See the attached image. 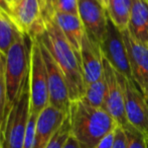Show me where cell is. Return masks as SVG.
<instances>
[{
	"label": "cell",
	"instance_id": "ba28073f",
	"mask_svg": "<svg viewBox=\"0 0 148 148\" xmlns=\"http://www.w3.org/2000/svg\"><path fill=\"white\" fill-rule=\"evenodd\" d=\"M38 42L40 45L43 61H45V70H47V86H49V106L68 115L72 101H71L70 91H69L66 78H64L62 72L60 71L59 66L57 65L56 61L53 60V58L51 57V53L47 51L45 45L39 40Z\"/></svg>",
	"mask_w": 148,
	"mask_h": 148
},
{
	"label": "cell",
	"instance_id": "2e32d148",
	"mask_svg": "<svg viewBox=\"0 0 148 148\" xmlns=\"http://www.w3.org/2000/svg\"><path fill=\"white\" fill-rule=\"evenodd\" d=\"M127 30L137 41L148 43V2L146 0H132Z\"/></svg>",
	"mask_w": 148,
	"mask_h": 148
},
{
	"label": "cell",
	"instance_id": "ffe728a7",
	"mask_svg": "<svg viewBox=\"0 0 148 148\" xmlns=\"http://www.w3.org/2000/svg\"><path fill=\"white\" fill-rule=\"evenodd\" d=\"M70 136H71L70 121H69V118L66 117V119L62 123V125L60 127L59 130L56 132V134L53 135V139L51 140L47 148H62Z\"/></svg>",
	"mask_w": 148,
	"mask_h": 148
},
{
	"label": "cell",
	"instance_id": "e575fe53",
	"mask_svg": "<svg viewBox=\"0 0 148 148\" xmlns=\"http://www.w3.org/2000/svg\"><path fill=\"white\" fill-rule=\"evenodd\" d=\"M146 1H147V2H148V0H146Z\"/></svg>",
	"mask_w": 148,
	"mask_h": 148
},
{
	"label": "cell",
	"instance_id": "f1b7e54d",
	"mask_svg": "<svg viewBox=\"0 0 148 148\" xmlns=\"http://www.w3.org/2000/svg\"><path fill=\"white\" fill-rule=\"evenodd\" d=\"M4 63H5V56L0 52V75L3 74L4 71Z\"/></svg>",
	"mask_w": 148,
	"mask_h": 148
},
{
	"label": "cell",
	"instance_id": "4dcf8cb0",
	"mask_svg": "<svg viewBox=\"0 0 148 148\" xmlns=\"http://www.w3.org/2000/svg\"><path fill=\"white\" fill-rule=\"evenodd\" d=\"M146 148H148V137L146 138Z\"/></svg>",
	"mask_w": 148,
	"mask_h": 148
},
{
	"label": "cell",
	"instance_id": "52a82bcc",
	"mask_svg": "<svg viewBox=\"0 0 148 148\" xmlns=\"http://www.w3.org/2000/svg\"><path fill=\"white\" fill-rule=\"evenodd\" d=\"M11 19L28 40L36 39L45 33V19L40 0H16L11 5Z\"/></svg>",
	"mask_w": 148,
	"mask_h": 148
},
{
	"label": "cell",
	"instance_id": "d4e9b609",
	"mask_svg": "<svg viewBox=\"0 0 148 148\" xmlns=\"http://www.w3.org/2000/svg\"><path fill=\"white\" fill-rule=\"evenodd\" d=\"M41 6H42V12L45 16V22L49 19H51L53 16V8L57 0H40Z\"/></svg>",
	"mask_w": 148,
	"mask_h": 148
},
{
	"label": "cell",
	"instance_id": "603a6c76",
	"mask_svg": "<svg viewBox=\"0 0 148 148\" xmlns=\"http://www.w3.org/2000/svg\"><path fill=\"white\" fill-rule=\"evenodd\" d=\"M6 109H7V93H6L5 81L2 74L0 75V128L5 116Z\"/></svg>",
	"mask_w": 148,
	"mask_h": 148
},
{
	"label": "cell",
	"instance_id": "836d02e7",
	"mask_svg": "<svg viewBox=\"0 0 148 148\" xmlns=\"http://www.w3.org/2000/svg\"><path fill=\"white\" fill-rule=\"evenodd\" d=\"M0 148H1V142H0Z\"/></svg>",
	"mask_w": 148,
	"mask_h": 148
},
{
	"label": "cell",
	"instance_id": "7402d4cb",
	"mask_svg": "<svg viewBox=\"0 0 148 148\" xmlns=\"http://www.w3.org/2000/svg\"><path fill=\"white\" fill-rule=\"evenodd\" d=\"M53 12L79 15V0H57Z\"/></svg>",
	"mask_w": 148,
	"mask_h": 148
},
{
	"label": "cell",
	"instance_id": "d6986e66",
	"mask_svg": "<svg viewBox=\"0 0 148 148\" xmlns=\"http://www.w3.org/2000/svg\"><path fill=\"white\" fill-rule=\"evenodd\" d=\"M106 94V81L104 75L101 79L96 82L85 86L84 94L82 99L85 103L95 108H103Z\"/></svg>",
	"mask_w": 148,
	"mask_h": 148
},
{
	"label": "cell",
	"instance_id": "9a60e30c",
	"mask_svg": "<svg viewBox=\"0 0 148 148\" xmlns=\"http://www.w3.org/2000/svg\"><path fill=\"white\" fill-rule=\"evenodd\" d=\"M53 19L59 26L60 32L62 33L66 41L71 44V46L74 48L75 51L80 55L83 39L86 35L80 16L57 12L53 16Z\"/></svg>",
	"mask_w": 148,
	"mask_h": 148
},
{
	"label": "cell",
	"instance_id": "8992f818",
	"mask_svg": "<svg viewBox=\"0 0 148 148\" xmlns=\"http://www.w3.org/2000/svg\"><path fill=\"white\" fill-rule=\"evenodd\" d=\"M117 72V71H116ZM124 95L125 111L128 123L148 137V101L132 78L118 73Z\"/></svg>",
	"mask_w": 148,
	"mask_h": 148
},
{
	"label": "cell",
	"instance_id": "8fae6325",
	"mask_svg": "<svg viewBox=\"0 0 148 148\" xmlns=\"http://www.w3.org/2000/svg\"><path fill=\"white\" fill-rule=\"evenodd\" d=\"M128 53L132 79L148 99V46L134 39L128 30L122 31Z\"/></svg>",
	"mask_w": 148,
	"mask_h": 148
},
{
	"label": "cell",
	"instance_id": "cb8c5ba5",
	"mask_svg": "<svg viewBox=\"0 0 148 148\" xmlns=\"http://www.w3.org/2000/svg\"><path fill=\"white\" fill-rule=\"evenodd\" d=\"M113 148H128L127 145V137L124 129L117 126L115 129V138H114Z\"/></svg>",
	"mask_w": 148,
	"mask_h": 148
},
{
	"label": "cell",
	"instance_id": "484cf974",
	"mask_svg": "<svg viewBox=\"0 0 148 148\" xmlns=\"http://www.w3.org/2000/svg\"><path fill=\"white\" fill-rule=\"evenodd\" d=\"M114 138H115V130L104 137L94 148H113Z\"/></svg>",
	"mask_w": 148,
	"mask_h": 148
},
{
	"label": "cell",
	"instance_id": "83f0119b",
	"mask_svg": "<svg viewBox=\"0 0 148 148\" xmlns=\"http://www.w3.org/2000/svg\"><path fill=\"white\" fill-rule=\"evenodd\" d=\"M62 148H81V147H80V145L78 144V142L76 141V139L73 136H70L68 140H66V142L64 143Z\"/></svg>",
	"mask_w": 148,
	"mask_h": 148
},
{
	"label": "cell",
	"instance_id": "d6a6232c",
	"mask_svg": "<svg viewBox=\"0 0 148 148\" xmlns=\"http://www.w3.org/2000/svg\"><path fill=\"white\" fill-rule=\"evenodd\" d=\"M8 1H9V2H10V3H11V0H8Z\"/></svg>",
	"mask_w": 148,
	"mask_h": 148
},
{
	"label": "cell",
	"instance_id": "1f68e13d",
	"mask_svg": "<svg viewBox=\"0 0 148 148\" xmlns=\"http://www.w3.org/2000/svg\"><path fill=\"white\" fill-rule=\"evenodd\" d=\"M16 0H11V5H12V3H13V2H15Z\"/></svg>",
	"mask_w": 148,
	"mask_h": 148
},
{
	"label": "cell",
	"instance_id": "6da1fadb",
	"mask_svg": "<svg viewBox=\"0 0 148 148\" xmlns=\"http://www.w3.org/2000/svg\"><path fill=\"white\" fill-rule=\"evenodd\" d=\"M37 39L45 45L66 78L71 101L81 99L84 94L85 83L83 79L80 55L60 32L51 18L45 22V31Z\"/></svg>",
	"mask_w": 148,
	"mask_h": 148
},
{
	"label": "cell",
	"instance_id": "9c48e42d",
	"mask_svg": "<svg viewBox=\"0 0 148 148\" xmlns=\"http://www.w3.org/2000/svg\"><path fill=\"white\" fill-rule=\"evenodd\" d=\"M100 48L103 57L113 66V68L118 73L128 78H132L128 53L122 37V32L113 24L109 16H108L107 31Z\"/></svg>",
	"mask_w": 148,
	"mask_h": 148
},
{
	"label": "cell",
	"instance_id": "e0dca14e",
	"mask_svg": "<svg viewBox=\"0 0 148 148\" xmlns=\"http://www.w3.org/2000/svg\"><path fill=\"white\" fill-rule=\"evenodd\" d=\"M131 3L132 0H108L107 14L121 32L128 28Z\"/></svg>",
	"mask_w": 148,
	"mask_h": 148
},
{
	"label": "cell",
	"instance_id": "4fadbf2b",
	"mask_svg": "<svg viewBox=\"0 0 148 148\" xmlns=\"http://www.w3.org/2000/svg\"><path fill=\"white\" fill-rule=\"evenodd\" d=\"M68 115L49 106L37 116L32 148H47Z\"/></svg>",
	"mask_w": 148,
	"mask_h": 148
},
{
	"label": "cell",
	"instance_id": "ac0fdd59",
	"mask_svg": "<svg viewBox=\"0 0 148 148\" xmlns=\"http://www.w3.org/2000/svg\"><path fill=\"white\" fill-rule=\"evenodd\" d=\"M20 34L11 18L0 11V52L4 56Z\"/></svg>",
	"mask_w": 148,
	"mask_h": 148
},
{
	"label": "cell",
	"instance_id": "4316f807",
	"mask_svg": "<svg viewBox=\"0 0 148 148\" xmlns=\"http://www.w3.org/2000/svg\"><path fill=\"white\" fill-rule=\"evenodd\" d=\"M0 11L11 18V3L8 0H0Z\"/></svg>",
	"mask_w": 148,
	"mask_h": 148
},
{
	"label": "cell",
	"instance_id": "30bf717a",
	"mask_svg": "<svg viewBox=\"0 0 148 148\" xmlns=\"http://www.w3.org/2000/svg\"><path fill=\"white\" fill-rule=\"evenodd\" d=\"M104 78L106 81V94L103 108L112 118L114 119L118 126L126 129L130 126L126 117L125 111L124 95L122 86L119 80L118 74L113 66L104 58Z\"/></svg>",
	"mask_w": 148,
	"mask_h": 148
},
{
	"label": "cell",
	"instance_id": "277c9868",
	"mask_svg": "<svg viewBox=\"0 0 148 148\" xmlns=\"http://www.w3.org/2000/svg\"><path fill=\"white\" fill-rule=\"evenodd\" d=\"M20 34L5 55L3 77L7 93V107L14 103L25 84L29 69V47Z\"/></svg>",
	"mask_w": 148,
	"mask_h": 148
},
{
	"label": "cell",
	"instance_id": "44dd1931",
	"mask_svg": "<svg viewBox=\"0 0 148 148\" xmlns=\"http://www.w3.org/2000/svg\"><path fill=\"white\" fill-rule=\"evenodd\" d=\"M127 137L128 148H146V137L133 126L124 129Z\"/></svg>",
	"mask_w": 148,
	"mask_h": 148
},
{
	"label": "cell",
	"instance_id": "d590c367",
	"mask_svg": "<svg viewBox=\"0 0 148 148\" xmlns=\"http://www.w3.org/2000/svg\"><path fill=\"white\" fill-rule=\"evenodd\" d=\"M147 46H148V43H147Z\"/></svg>",
	"mask_w": 148,
	"mask_h": 148
},
{
	"label": "cell",
	"instance_id": "5bb4252c",
	"mask_svg": "<svg viewBox=\"0 0 148 148\" xmlns=\"http://www.w3.org/2000/svg\"><path fill=\"white\" fill-rule=\"evenodd\" d=\"M81 66L85 86L96 82L104 75L103 54L101 48L85 35L80 52Z\"/></svg>",
	"mask_w": 148,
	"mask_h": 148
},
{
	"label": "cell",
	"instance_id": "7c38bea8",
	"mask_svg": "<svg viewBox=\"0 0 148 148\" xmlns=\"http://www.w3.org/2000/svg\"><path fill=\"white\" fill-rule=\"evenodd\" d=\"M79 16L89 39L101 46L107 31L106 8L98 0H79Z\"/></svg>",
	"mask_w": 148,
	"mask_h": 148
},
{
	"label": "cell",
	"instance_id": "3957f363",
	"mask_svg": "<svg viewBox=\"0 0 148 148\" xmlns=\"http://www.w3.org/2000/svg\"><path fill=\"white\" fill-rule=\"evenodd\" d=\"M28 77V76H27ZM30 117L28 80H26L17 99L7 107L1 128V148H22Z\"/></svg>",
	"mask_w": 148,
	"mask_h": 148
},
{
	"label": "cell",
	"instance_id": "8d00e7d4",
	"mask_svg": "<svg viewBox=\"0 0 148 148\" xmlns=\"http://www.w3.org/2000/svg\"><path fill=\"white\" fill-rule=\"evenodd\" d=\"M147 101H148V99H147Z\"/></svg>",
	"mask_w": 148,
	"mask_h": 148
},
{
	"label": "cell",
	"instance_id": "f546056e",
	"mask_svg": "<svg viewBox=\"0 0 148 148\" xmlns=\"http://www.w3.org/2000/svg\"><path fill=\"white\" fill-rule=\"evenodd\" d=\"M98 1H99L100 3H101L102 5L104 6V7L107 8V5H108V0H98Z\"/></svg>",
	"mask_w": 148,
	"mask_h": 148
},
{
	"label": "cell",
	"instance_id": "7a4b0ae2",
	"mask_svg": "<svg viewBox=\"0 0 148 148\" xmlns=\"http://www.w3.org/2000/svg\"><path fill=\"white\" fill-rule=\"evenodd\" d=\"M68 118L71 136L76 139L81 148H94L118 126L104 109L92 107L83 99L71 103Z\"/></svg>",
	"mask_w": 148,
	"mask_h": 148
},
{
	"label": "cell",
	"instance_id": "5b68a950",
	"mask_svg": "<svg viewBox=\"0 0 148 148\" xmlns=\"http://www.w3.org/2000/svg\"><path fill=\"white\" fill-rule=\"evenodd\" d=\"M29 69H28V89H29L30 114L38 116L49 106V93L47 86V70L37 39L29 40Z\"/></svg>",
	"mask_w": 148,
	"mask_h": 148
}]
</instances>
